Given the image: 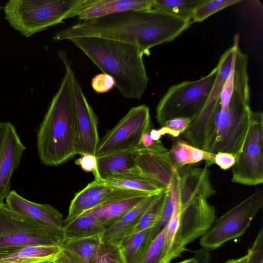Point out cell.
Listing matches in <instances>:
<instances>
[{"mask_svg": "<svg viewBox=\"0 0 263 263\" xmlns=\"http://www.w3.org/2000/svg\"><path fill=\"white\" fill-rule=\"evenodd\" d=\"M192 24L191 21L154 9L130 10L81 21L57 32L52 40L103 37L135 45L144 55H149L152 48L174 40Z\"/></svg>", "mask_w": 263, "mask_h": 263, "instance_id": "obj_1", "label": "cell"}, {"mask_svg": "<svg viewBox=\"0 0 263 263\" xmlns=\"http://www.w3.org/2000/svg\"><path fill=\"white\" fill-rule=\"evenodd\" d=\"M247 65V55L237 48L232 68L231 98L223 104L218 101L205 128L202 150L213 155L228 153L236 158L240 153L249 131L252 112Z\"/></svg>", "mask_w": 263, "mask_h": 263, "instance_id": "obj_2", "label": "cell"}, {"mask_svg": "<svg viewBox=\"0 0 263 263\" xmlns=\"http://www.w3.org/2000/svg\"><path fill=\"white\" fill-rule=\"evenodd\" d=\"M58 55L65 71L37 133L40 160L47 166L61 165L76 155L72 82L76 76L65 51Z\"/></svg>", "mask_w": 263, "mask_h": 263, "instance_id": "obj_3", "label": "cell"}, {"mask_svg": "<svg viewBox=\"0 0 263 263\" xmlns=\"http://www.w3.org/2000/svg\"><path fill=\"white\" fill-rule=\"evenodd\" d=\"M103 73L112 76L115 87L127 99H140L146 91L148 77L144 53L137 46L103 37L82 36L69 40Z\"/></svg>", "mask_w": 263, "mask_h": 263, "instance_id": "obj_4", "label": "cell"}, {"mask_svg": "<svg viewBox=\"0 0 263 263\" xmlns=\"http://www.w3.org/2000/svg\"><path fill=\"white\" fill-rule=\"evenodd\" d=\"M215 219V208L207 199L199 198L180 204L178 192L173 214L166 226V248L170 261L179 256L188 244L206 233Z\"/></svg>", "mask_w": 263, "mask_h": 263, "instance_id": "obj_5", "label": "cell"}, {"mask_svg": "<svg viewBox=\"0 0 263 263\" xmlns=\"http://www.w3.org/2000/svg\"><path fill=\"white\" fill-rule=\"evenodd\" d=\"M80 0H10L3 9L5 18L14 29L29 37L63 23Z\"/></svg>", "mask_w": 263, "mask_h": 263, "instance_id": "obj_6", "label": "cell"}, {"mask_svg": "<svg viewBox=\"0 0 263 263\" xmlns=\"http://www.w3.org/2000/svg\"><path fill=\"white\" fill-rule=\"evenodd\" d=\"M218 72L217 66L207 75L195 81H185L169 88L156 108V118L163 126L175 118L194 119L204 107Z\"/></svg>", "mask_w": 263, "mask_h": 263, "instance_id": "obj_7", "label": "cell"}, {"mask_svg": "<svg viewBox=\"0 0 263 263\" xmlns=\"http://www.w3.org/2000/svg\"><path fill=\"white\" fill-rule=\"evenodd\" d=\"M62 241L61 230L16 212L4 202L0 204V252L24 246H60Z\"/></svg>", "mask_w": 263, "mask_h": 263, "instance_id": "obj_8", "label": "cell"}, {"mask_svg": "<svg viewBox=\"0 0 263 263\" xmlns=\"http://www.w3.org/2000/svg\"><path fill=\"white\" fill-rule=\"evenodd\" d=\"M263 205V192L257 190L219 217L200 237V245L213 250L242 235Z\"/></svg>", "mask_w": 263, "mask_h": 263, "instance_id": "obj_9", "label": "cell"}, {"mask_svg": "<svg viewBox=\"0 0 263 263\" xmlns=\"http://www.w3.org/2000/svg\"><path fill=\"white\" fill-rule=\"evenodd\" d=\"M150 128L149 107L145 104L132 107L100 140L96 157L138 149L142 136Z\"/></svg>", "mask_w": 263, "mask_h": 263, "instance_id": "obj_10", "label": "cell"}, {"mask_svg": "<svg viewBox=\"0 0 263 263\" xmlns=\"http://www.w3.org/2000/svg\"><path fill=\"white\" fill-rule=\"evenodd\" d=\"M262 113L252 111L247 136L232 167V182L250 186L262 183Z\"/></svg>", "mask_w": 263, "mask_h": 263, "instance_id": "obj_11", "label": "cell"}, {"mask_svg": "<svg viewBox=\"0 0 263 263\" xmlns=\"http://www.w3.org/2000/svg\"><path fill=\"white\" fill-rule=\"evenodd\" d=\"M239 36L234 37L232 47L227 49L220 57L217 65V74L208 100L199 114L193 119L182 136L192 146L201 149L204 142L205 131L211 116L219 99L222 89L233 66L234 52L238 45Z\"/></svg>", "mask_w": 263, "mask_h": 263, "instance_id": "obj_12", "label": "cell"}, {"mask_svg": "<svg viewBox=\"0 0 263 263\" xmlns=\"http://www.w3.org/2000/svg\"><path fill=\"white\" fill-rule=\"evenodd\" d=\"M76 155L96 156L100 143L98 119L75 76L72 82Z\"/></svg>", "mask_w": 263, "mask_h": 263, "instance_id": "obj_13", "label": "cell"}, {"mask_svg": "<svg viewBox=\"0 0 263 263\" xmlns=\"http://www.w3.org/2000/svg\"><path fill=\"white\" fill-rule=\"evenodd\" d=\"M149 195L152 194L116 188L102 181L94 180L75 194L70 202L68 213L63 226L102 205L124 198Z\"/></svg>", "mask_w": 263, "mask_h": 263, "instance_id": "obj_14", "label": "cell"}, {"mask_svg": "<svg viewBox=\"0 0 263 263\" xmlns=\"http://www.w3.org/2000/svg\"><path fill=\"white\" fill-rule=\"evenodd\" d=\"M135 162L140 175L163 190L168 188L178 169L161 140L148 148L139 147L136 152Z\"/></svg>", "mask_w": 263, "mask_h": 263, "instance_id": "obj_15", "label": "cell"}, {"mask_svg": "<svg viewBox=\"0 0 263 263\" xmlns=\"http://www.w3.org/2000/svg\"><path fill=\"white\" fill-rule=\"evenodd\" d=\"M25 149L14 126L0 122V204L10 192L11 177Z\"/></svg>", "mask_w": 263, "mask_h": 263, "instance_id": "obj_16", "label": "cell"}, {"mask_svg": "<svg viewBox=\"0 0 263 263\" xmlns=\"http://www.w3.org/2000/svg\"><path fill=\"white\" fill-rule=\"evenodd\" d=\"M152 8V0H80L70 17L91 20L130 10Z\"/></svg>", "mask_w": 263, "mask_h": 263, "instance_id": "obj_17", "label": "cell"}, {"mask_svg": "<svg viewBox=\"0 0 263 263\" xmlns=\"http://www.w3.org/2000/svg\"><path fill=\"white\" fill-rule=\"evenodd\" d=\"M178 199L180 204L202 198L207 199L215 194L209 178L207 166H183L178 168Z\"/></svg>", "mask_w": 263, "mask_h": 263, "instance_id": "obj_18", "label": "cell"}, {"mask_svg": "<svg viewBox=\"0 0 263 263\" xmlns=\"http://www.w3.org/2000/svg\"><path fill=\"white\" fill-rule=\"evenodd\" d=\"M5 200V203L13 211L45 225L62 229L64 220L63 216L50 204L31 201L14 190L10 191Z\"/></svg>", "mask_w": 263, "mask_h": 263, "instance_id": "obj_19", "label": "cell"}, {"mask_svg": "<svg viewBox=\"0 0 263 263\" xmlns=\"http://www.w3.org/2000/svg\"><path fill=\"white\" fill-rule=\"evenodd\" d=\"M137 149L97 158V174L94 180L103 181L112 178L140 175L135 162Z\"/></svg>", "mask_w": 263, "mask_h": 263, "instance_id": "obj_20", "label": "cell"}, {"mask_svg": "<svg viewBox=\"0 0 263 263\" xmlns=\"http://www.w3.org/2000/svg\"><path fill=\"white\" fill-rule=\"evenodd\" d=\"M160 193L146 197L116 222L106 228L101 237L102 242L118 245L123 238L136 226L142 214L152 204Z\"/></svg>", "mask_w": 263, "mask_h": 263, "instance_id": "obj_21", "label": "cell"}, {"mask_svg": "<svg viewBox=\"0 0 263 263\" xmlns=\"http://www.w3.org/2000/svg\"><path fill=\"white\" fill-rule=\"evenodd\" d=\"M62 248L58 246H30L0 252V263H27L55 257Z\"/></svg>", "mask_w": 263, "mask_h": 263, "instance_id": "obj_22", "label": "cell"}, {"mask_svg": "<svg viewBox=\"0 0 263 263\" xmlns=\"http://www.w3.org/2000/svg\"><path fill=\"white\" fill-rule=\"evenodd\" d=\"M105 229L106 227L97 218L84 213L63 226L61 229L63 241L98 236L102 237Z\"/></svg>", "mask_w": 263, "mask_h": 263, "instance_id": "obj_23", "label": "cell"}, {"mask_svg": "<svg viewBox=\"0 0 263 263\" xmlns=\"http://www.w3.org/2000/svg\"><path fill=\"white\" fill-rule=\"evenodd\" d=\"M148 196L141 195L114 201L84 213L97 218L106 228Z\"/></svg>", "mask_w": 263, "mask_h": 263, "instance_id": "obj_24", "label": "cell"}, {"mask_svg": "<svg viewBox=\"0 0 263 263\" xmlns=\"http://www.w3.org/2000/svg\"><path fill=\"white\" fill-rule=\"evenodd\" d=\"M152 228L125 236L118 246L125 263H140L153 240Z\"/></svg>", "mask_w": 263, "mask_h": 263, "instance_id": "obj_25", "label": "cell"}, {"mask_svg": "<svg viewBox=\"0 0 263 263\" xmlns=\"http://www.w3.org/2000/svg\"><path fill=\"white\" fill-rule=\"evenodd\" d=\"M101 236L63 241L62 249L69 252L79 263H91L102 244Z\"/></svg>", "mask_w": 263, "mask_h": 263, "instance_id": "obj_26", "label": "cell"}, {"mask_svg": "<svg viewBox=\"0 0 263 263\" xmlns=\"http://www.w3.org/2000/svg\"><path fill=\"white\" fill-rule=\"evenodd\" d=\"M206 0H152V8L191 21L196 9Z\"/></svg>", "mask_w": 263, "mask_h": 263, "instance_id": "obj_27", "label": "cell"}, {"mask_svg": "<svg viewBox=\"0 0 263 263\" xmlns=\"http://www.w3.org/2000/svg\"><path fill=\"white\" fill-rule=\"evenodd\" d=\"M103 182L116 188L143 192L148 194H158L165 190L140 175H131L112 178Z\"/></svg>", "mask_w": 263, "mask_h": 263, "instance_id": "obj_28", "label": "cell"}, {"mask_svg": "<svg viewBox=\"0 0 263 263\" xmlns=\"http://www.w3.org/2000/svg\"><path fill=\"white\" fill-rule=\"evenodd\" d=\"M162 191L152 204L142 214L136 226L126 235L153 228L158 222L166 196Z\"/></svg>", "mask_w": 263, "mask_h": 263, "instance_id": "obj_29", "label": "cell"}, {"mask_svg": "<svg viewBox=\"0 0 263 263\" xmlns=\"http://www.w3.org/2000/svg\"><path fill=\"white\" fill-rule=\"evenodd\" d=\"M166 248V227L152 241L140 263H170Z\"/></svg>", "mask_w": 263, "mask_h": 263, "instance_id": "obj_30", "label": "cell"}, {"mask_svg": "<svg viewBox=\"0 0 263 263\" xmlns=\"http://www.w3.org/2000/svg\"><path fill=\"white\" fill-rule=\"evenodd\" d=\"M241 2V0H206L194 13L192 23L201 22L218 11Z\"/></svg>", "mask_w": 263, "mask_h": 263, "instance_id": "obj_31", "label": "cell"}, {"mask_svg": "<svg viewBox=\"0 0 263 263\" xmlns=\"http://www.w3.org/2000/svg\"><path fill=\"white\" fill-rule=\"evenodd\" d=\"M190 146L188 142L178 140L174 142L168 151L170 158L177 168L192 164Z\"/></svg>", "mask_w": 263, "mask_h": 263, "instance_id": "obj_32", "label": "cell"}, {"mask_svg": "<svg viewBox=\"0 0 263 263\" xmlns=\"http://www.w3.org/2000/svg\"><path fill=\"white\" fill-rule=\"evenodd\" d=\"M91 263H125L118 245L102 243Z\"/></svg>", "mask_w": 263, "mask_h": 263, "instance_id": "obj_33", "label": "cell"}, {"mask_svg": "<svg viewBox=\"0 0 263 263\" xmlns=\"http://www.w3.org/2000/svg\"><path fill=\"white\" fill-rule=\"evenodd\" d=\"M114 78L106 73H99L91 79V85L93 90L98 93H104L111 90L115 86Z\"/></svg>", "mask_w": 263, "mask_h": 263, "instance_id": "obj_34", "label": "cell"}, {"mask_svg": "<svg viewBox=\"0 0 263 263\" xmlns=\"http://www.w3.org/2000/svg\"><path fill=\"white\" fill-rule=\"evenodd\" d=\"M75 163L85 172L92 173L94 177L97 174V158L96 156L85 154L77 159Z\"/></svg>", "mask_w": 263, "mask_h": 263, "instance_id": "obj_35", "label": "cell"}, {"mask_svg": "<svg viewBox=\"0 0 263 263\" xmlns=\"http://www.w3.org/2000/svg\"><path fill=\"white\" fill-rule=\"evenodd\" d=\"M192 121L189 118H175L166 121L163 126L168 128L180 135L186 129Z\"/></svg>", "mask_w": 263, "mask_h": 263, "instance_id": "obj_36", "label": "cell"}, {"mask_svg": "<svg viewBox=\"0 0 263 263\" xmlns=\"http://www.w3.org/2000/svg\"><path fill=\"white\" fill-rule=\"evenodd\" d=\"M236 157L230 153L219 152L214 156V163L220 168L226 170L233 166L236 162Z\"/></svg>", "mask_w": 263, "mask_h": 263, "instance_id": "obj_37", "label": "cell"}, {"mask_svg": "<svg viewBox=\"0 0 263 263\" xmlns=\"http://www.w3.org/2000/svg\"><path fill=\"white\" fill-rule=\"evenodd\" d=\"M149 133L151 137L155 141L160 140L162 136L166 134L174 138L179 136V135L176 132L164 126H162L161 128L158 129H153L150 130Z\"/></svg>", "mask_w": 263, "mask_h": 263, "instance_id": "obj_38", "label": "cell"}, {"mask_svg": "<svg viewBox=\"0 0 263 263\" xmlns=\"http://www.w3.org/2000/svg\"><path fill=\"white\" fill-rule=\"evenodd\" d=\"M55 261L56 263H79L69 252L62 249Z\"/></svg>", "mask_w": 263, "mask_h": 263, "instance_id": "obj_39", "label": "cell"}, {"mask_svg": "<svg viewBox=\"0 0 263 263\" xmlns=\"http://www.w3.org/2000/svg\"><path fill=\"white\" fill-rule=\"evenodd\" d=\"M149 132L150 131L145 132L142 136L140 147L148 148L155 143V141L151 137Z\"/></svg>", "mask_w": 263, "mask_h": 263, "instance_id": "obj_40", "label": "cell"}, {"mask_svg": "<svg viewBox=\"0 0 263 263\" xmlns=\"http://www.w3.org/2000/svg\"><path fill=\"white\" fill-rule=\"evenodd\" d=\"M250 255V252L248 250L247 253L244 256L237 258L229 259L224 263H248Z\"/></svg>", "mask_w": 263, "mask_h": 263, "instance_id": "obj_41", "label": "cell"}, {"mask_svg": "<svg viewBox=\"0 0 263 263\" xmlns=\"http://www.w3.org/2000/svg\"><path fill=\"white\" fill-rule=\"evenodd\" d=\"M56 258H57V257H53V258H50L40 259V260H35V261L29 262L27 263H54Z\"/></svg>", "mask_w": 263, "mask_h": 263, "instance_id": "obj_42", "label": "cell"}, {"mask_svg": "<svg viewBox=\"0 0 263 263\" xmlns=\"http://www.w3.org/2000/svg\"><path fill=\"white\" fill-rule=\"evenodd\" d=\"M177 263H198V259L195 257L186 259Z\"/></svg>", "mask_w": 263, "mask_h": 263, "instance_id": "obj_43", "label": "cell"}, {"mask_svg": "<svg viewBox=\"0 0 263 263\" xmlns=\"http://www.w3.org/2000/svg\"><path fill=\"white\" fill-rule=\"evenodd\" d=\"M3 8V7H2L1 4V2H0V9Z\"/></svg>", "mask_w": 263, "mask_h": 263, "instance_id": "obj_44", "label": "cell"}, {"mask_svg": "<svg viewBox=\"0 0 263 263\" xmlns=\"http://www.w3.org/2000/svg\"><path fill=\"white\" fill-rule=\"evenodd\" d=\"M54 263H56V262H55H55H54Z\"/></svg>", "mask_w": 263, "mask_h": 263, "instance_id": "obj_45", "label": "cell"}]
</instances>
